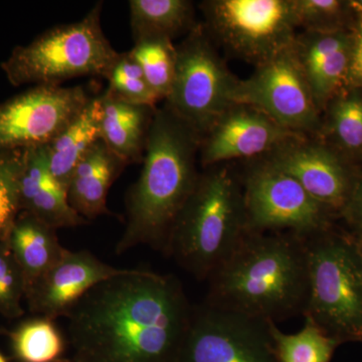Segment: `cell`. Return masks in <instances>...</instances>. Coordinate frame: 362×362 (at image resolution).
Returning <instances> with one entry per match:
<instances>
[{"label": "cell", "instance_id": "obj_1", "mask_svg": "<svg viewBox=\"0 0 362 362\" xmlns=\"http://www.w3.org/2000/svg\"><path fill=\"white\" fill-rule=\"evenodd\" d=\"M192 309L175 276L127 269L65 317L75 361L175 362Z\"/></svg>", "mask_w": 362, "mask_h": 362}, {"label": "cell", "instance_id": "obj_2", "mask_svg": "<svg viewBox=\"0 0 362 362\" xmlns=\"http://www.w3.org/2000/svg\"><path fill=\"white\" fill-rule=\"evenodd\" d=\"M202 136L165 104L150 126L141 175L126 197L127 221L118 255L146 245L166 251L173 226L194 192Z\"/></svg>", "mask_w": 362, "mask_h": 362}, {"label": "cell", "instance_id": "obj_3", "mask_svg": "<svg viewBox=\"0 0 362 362\" xmlns=\"http://www.w3.org/2000/svg\"><path fill=\"white\" fill-rule=\"evenodd\" d=\"M206 302L262 320L303 314L308 264L303 238L247 232L209 278Z\"/></svg>", "mask_w": 362, "mask_h": 362}, {"label": "cell", "instance_id": "obj_4", "mask_svg": "<svg viewBox=\"0 0 362 362\" xmlns=\"http://www.w3.org/2000/svg\"><path fill=\"white\" fill-rule=\"evenodd\" d=\"M247 232L242 181L225 164L211 166L181 209L165 252L197 280H207Z\"/></svg>", "mask_w": 362, "mask_h": 362}, {"label": "cell", "instance_id": "obj_5", "mask_svg": "<svg viewBox=\"0 0 362 362\" xmlns=\"http://www.w3.org/2000/svg\"><path fill=\"white\" fill-rule=\"evenodd\" d=\"M308 264L304 316L341 343L362 341V259L346 230L303 238Z\"/></svg>", "mask_w": 362, "mask_h": 362}, {"label": "cell", "instance_id": "obj_6", "mask_svg": "<svg viewBox=\"0 0 362 362\" xmlns=\"http://www.w3.org/2000/svg\"><path fill=\"white\" fill-rule=\"evenodd\" d=\"M103 2H97L82 20L54 26L4 64L14 85H59L71 78H106L119 54L102 30Z\"/></svg>", "mask_w": 362, "mask_h": 362}, {"label": "cell", "instance_id": "obj_7", "mask_svg": "<svg viewBox=\"0 0 362 362\" xmlns=\"http://www.w3.org/2000/svg\"><path fill=\"white\" fill-rule=\"evenodd\" d=\"M199 7L211 39L256 66L296 42L299 26L293 0H206Z\"/></svg>", "mask_w": 362, "mask_h": 362}, {"label": "cell", "instance_id": "obj_8", "mask_svg": "<svg viewBox=\"0 0 362 362\" xmlns=\"http://www.w3.org/2000/svg\"><path fill=\"white\" fill-rule=\"evenodd\" d=\"M175 47V78L165 105L202 137L233 104L239 78L226 68L202 23Z\"/></svg>", "mask_w": 362, "mask_h": 362}, {"label": "cell", "instance_id": "obj_9", "mask_svg": "<svg viewBox=\"0 0 362 362\" xmlns=\"http://www.w3.org/2000/svg\"><path fill=\"white\" fill-rule=\"evenodd\" d=\"M242 185L249 232L308 238L334 226L337 218L298 181L263 159L252 162Z\"/></svg>", "mask_w": 362, "mask_h": 362}, {"label": "cell", "instance_id": "obj_10", "mask_svg": "<svg viewBox=\"0 0 362 362\" xmlns=\"http://www.w3.org/2000/svg\"><path fill=\"white\" fill-rule=\"evenodd\" d=\"M233 102L258 109L295 134L317 137L320 132L322 113L294 47L256 66L249 78H239Z\"/></svg>", "mask_w": 362, "mask_h": 362}, {"label": "cell", "instance_id": "obj_11", "mask_svg": "<svg viewBox=\"0 0 362 362\" xmlns=\"http://www.w3.org/2000/svg\"><path fill=\"white\" fill-rule=\"evenodd\" d=\"M175 362H279L270 321L206 302L192 309Z\"/></svg>", "mask_w": 362, "mask_h": 362}, {"label": "cell", "instance_id": "obj_12", "mask_svg": "<svg viewBox=\"0 0 362 362\" xmlns=\"http://www.w3.org/2000/svg\"><path fill=\"white\" fill-rule=\"evenodd\" d=\"M261 159L294 178L335 218H341L361 170L329 144L311 136H292Z\"/></svg>", "mask_w": 362, "mask_h": 362}, {"label": "cell", "instance_id": "obj_13", "mask_svg": "<svg viewBox=\"0 0 362 362\" xmlns=\"http://www.w3.org/2000/svg\"><path fill=\"white\" fill-rule=\"evenodd\" d=\"M84 87L37 85L0 106V152L47 146L82 112Z\"/></svg>", "mask_w": 362, "mask_h": 362}, {"label": "cell", "instance_id": "obj_14", "mask_svg": "<svg viewBox=\"0 0 362 362\" xmlns=\"http://www.w3.org/2000/svg\"><path fill=\"white\" fill-rule=\"evenodd\" d=\"M295 133L263 112L245 104H233L202 136L199 160L204 169L226 162L256 160L268 156Z\"/></svg>", "mask_w": 362, "mask_h": 362}, {"label": "cell", "instance_id": "obj_15", "mask_svg": "<svg viewBox=\"0 0 362 362\" xmlns=\"http://www.w3.org/2000/svg\"><path fill=\"white\" fill-rule=\"evenodd\" d=\"M126 270L104 263L89 251L66 250L63 257L26 292L30 308L52 320L66 317L93 287Z\"/></svg>", "mask_w": 362, "mask_h": 362}, {"label": "cell", "instance_id": "obj_16", "mask_svg": "<svg viewBox=\"0 0 362 362\" xmlns=\"http://www.w3.org/2000/svg\"><path fill=\"white\" fill-rule=\"evenodd\" d=\"M354 30L298 33L294 49L319 110L349 86Z\"/></svg>", "mask_w": 362, "mask_h": 362}, {"label": "cell", "instance_id": "obj_17", "mask_svg": "<svg viewBox=\"0 0 362 362\" xmlns=\"http://www.w3.org/2000/svg\"><path fill=\"white\" fill-rule=\"evenodd\" d=\"M20 194L25 213L54 230L88 223L71 209L66 190L52 177L45 146L23 150Z\"/></svg>", "mask_w": 362, "mask_h": 362}, {"label": "cell", "instance_id": "obj_18", "mask_svg": "<svg viewBox=\"0 0 362 362\" xmlns=\"http://www.w3.org/2000/svg\"><path fill=\"white\" fill-rule=\"evenodd\" d=\"M126 165L101 139L95 143L71 175L66 190L71 209L87 221L109 214V189Z\"/></svg>", "mask_w": 362, "mask_h": 362}, {"label": "cell", "instance_id": "obj_19", "mask_svg": "<svg viewBox=\"0 0 362 362\" xmlns=\"http://www.w3.org/2000/svg\"><path fill=\"white\" fill-rule=\"evenodd\" d=\"M100 96L102 141L127 165L143 161L156 107L127 103L106 90Z\"/></svg>", "mask_w": 362, "mask_h": 362}, {"label": "cell", "instance_id": "obj_20", "mask_svg": "<svg viewBox=\"0 0 362 362\" xmlns=\"http://www.w3.org/2000/svg\"><path fill=\"white\" fill-rule=\"evenodd\" d=\"M6 240L23 272L26 292L66 251L57 230L28 213L14 221Z\"/></svg>", "mask_w": 362, "mask_h": 362}, {"label": "cell", "instance_id": "obj_21", "mask_svg": "<svg viewBox=\"0 0 362 362\" xmlns=\"http://www.w3.org/2000/svg\"><path fill=\"white\" fill-rule=\"evenodd\" d=\"M100 119L101 96L98 95L90 98L82 112L45 146L52 177L66 190L78 162L101 139Z\"/></svg>", "mask_w": 362, "mask_h": 362}, {"label": "cell", "instance_id": "obj_22", "mask_svg": "<svg viewBox=\"0 0 362 362\" xmlns=\"http://www.w3.org/2000/svg\"><path fill=\"white\" fill-rule=\"evenodd\" d=\"M317 138L354 163L362 161L361 89L347 86L328 102Z\"/></svg>", "mask_w": 362, "mask_h": 362}, {"label": "cell", "instance_id": "obj_23", "mask_svg": "<svg viewBox=\"0 0 362 362\" xmlns=\"http://www.w3.org/2000/svg\"><path fill=\"white\" fill-rule=\"evenodd\" d=\"M130 25L134 42L173 40L194 30V6L189 0H130Z\"/></svg>", "mask_w": 362, "mask_h": 362}, {"label": "cell", "instance_id": "obj_24", "mask_svg": "<svg viewBox=\"0 0 362 362\" xmlns=\"http://www.w3.org/2000/svg\"><path fill=\"white\" fill-rule=\"evenodd\" d=\"M270 329L279 362H330L340 344L310 321L293 334L283 332L272 321Z\"/></svg>", "mask_w": 362, "mask_h": 362}, {"label": "cell", "instance_id": "obj_25", "mask_svg": "<svg viewBox=\"0 0 362 362\" xmlns=\"http://www.w3.org/2000/svg\"><path fill=\"white\" fill-rule=\"evenodd\" d=\"M129 52L139 64L151 89L160 100H165L173 87L175 73L176 47L173 40H140L134 42Z\"/></svg>", "mask_w": 362, "mask_h": 362}, {"label": "cell", "instance_id": "obj_26", "mask_svg": "<svg viewBox=\"0 0 362 362\" xmlns=\"http://www.w3.org/2000/svg\"><path fill=\"white\" fill-rule=\"evenodd\" d=\"M14 350L25 362H54L64 349V340L52 319L40 317L21 324L13 334Z\"/></svg>", "mask_w": 362, "mask_h": 362}, {"label": "cell", "instance_id": "obj_27", "mask_svg": "<svg viewBox=\"0 0 362 362\" xmlns=\"http://www.w3.org/2000/svg\"><path fill=\"white\" fill-rule=\"evenodd\" d=\"M299 28L303 32L331 33L354 30L356 13L349 1L342 0H293Z\"/></svg>", "mask_w": 362, "mask_h": 362}, {"label": "cell", "instance_id": "obj_28", "mask_svg": "<svg viewBox=\"0 0 362 362\" xmlns=\"http://www.w3.org/2000/svg\"><path fill=\"white\" fill-rule=\"evenodd\" d=\"M105 78L109 83L106 90L124 102L156 107L161 101L147 83L139 64L131 56L129 51L119 54Z\"/></svg>", "mask_w": 362, "mask_h": 362}, {"label": "cell", "instance_id": "obj_29", "mask_svg": "<svg viewBox=\"0 0 362 362\" xmlns=\"http://www.w3.org/2000/svg\"><path fill=\"white\" fill-rule=\"evenodd\" d=\"M21 165L23 150L0 152V242L6 240L21 209Z\"/></svg>", "mask_w": 362, "mask_h": 362}, {"label": "cell", "instance_id": "obj_30", "mask_svg": "<svg viewBox=\"0 0 362 362\" xmlns=\"http://www.w3.org/2000/svg\"><path fill=\"white\" fill-rule=\"evenodd\" d=\"M26 294L25 277L6 240L0 242V313L16 317L23 313L21 300Z\"/></svg>", "mask_w": 362, "mask_h": 362}, {"label": "cell", "instance_id": "obj_31", "mask_svg": "<svg viewBox=\"0 0 362 362\" xmlns=\"http://www.w3.org/2000/svg\"><path fill=\"white\" fill-rule=\"evenodd\" d=\"M341 218L346 223V232L357 242H362V168L354 194Z\"/></svg>", "mask_w": 362, "mask_h": 362}, {"label": "cell", "instance_id": "obj_32", "mask_svg": "<svg viewBox=\"0 0 362 362\" xmlns=\"http://www.w3.org/2000/svg\"><path fill=\"white\" fill-rule=\"evenodd\" d=\"M349 86L362 90V21H357L354 28V45H352Z\"/></svg>", "mask_w": 362, "mask_h": 362}, {"label": "cell", "instance_id": "obj_33", "mask_svg": "<svg viewBox=\"0 0 362 362\" xmlns=\"http://www.w3.org/2000/svg\"><path fill=\"white\" fill-rule=\"evenodd\" d=\"M349 4L356 13L357 21H362V0H351Z\"/></svg>", "mask_w": 362, "mask_h": 362}, {"label": "cell", "instance_id": "obj_34", "mask_svg": "<svg viewBox=\"0 0 362 362\" xmlns=\"http://www.w3.org/2000/svg\"><path fill=\"white\" fill-rule=\"evenodd\" d=\"M357 247H358L359 250V254H361V259H362V242H357L356 240Z\"/></svg>", "mask_w": 362, "mask_h": 362}, {"label": "cell", "instance_id": "obj_35", "mask_svg": "<svg viewBox=\"0 0 362 362\" xmlns=\"http://www.w3.org/2000/svg\"><path fill=\"white\" fill-rule=\"evenodd\" d=\"M0 362H6V359L2 357L1 354H0Z\"/></svg>", "mask_w": 362, "mask_h": 362}]
</instances>
